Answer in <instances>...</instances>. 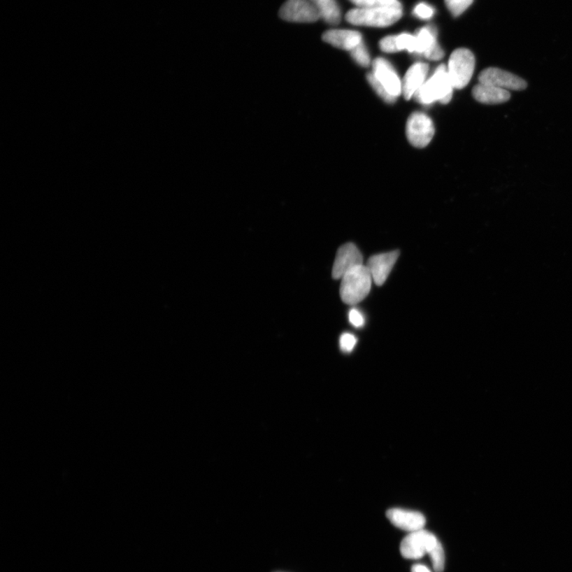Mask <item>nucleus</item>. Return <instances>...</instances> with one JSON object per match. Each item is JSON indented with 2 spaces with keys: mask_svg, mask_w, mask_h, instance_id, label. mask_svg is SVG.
Here are the masks:
<instances>
[{
  "mask_svg": "<svg viewBox=\"0 0 572 572\" xmlns=\"http://www.w3.org/2000/svg\"><path fill=\"white\" fill-rule=\"evenodd\" d=\"M435 10L429 5L424 3H419L413 10L414 15H416L419 19L429 20L434 16Z\"/></svg>",
  "mask_w": 572,
  "mask_h": 572,
  "instance_id": "5701e85b",
  "label": "nucleus"
},
{
  "mask_svg": "<svg viewBox=\"0 0 572 572\" xmlns=\"http://www.w3.org/2000/svg\"><path fill=\"white\" fill-rule=\"evenodd\" d=\"M476 67V58L468 49L455 50L449 58L448 73L454 89L462 90L470 83Z\"/></svg>",
  "mask_w": 572,
  "mask_h": 572,
  "instance_id": "20e7f679",
  "label": "nucleus"
},
{
  "mask_svg": "<svg viewBox=\"0 0 572 572\" xmlns=\"http://www.w3.org/2000/svg\"><path fill=\"white\" fill-rule=\"evenodd\" d=\"M356 338L351 334H344L340 340V346L343 352L349 353L353 351L356 345Z\"/></svg>",
  "mask_w": 572,
  "mask_h": 572,
  "instance_id": "b1692460",
  "label": "nucleus"
},
{
  "mask_svg": "<svg viewBox=\"0 0 572 572\" xmlns=\"http://www.w3.org/2000/svg\"><path fill=\"white\" fill-rule=\"evenodd\" d=\"M448 9L455 17L462 15L474 0H445Z\"/></svg>",
  "mask_w": 572,
  "mask_h": 572,
  "instance_id": "4be33fe9",
  "label": "nucleus"
},
{
  "mask_svg": "<svg viewBox=\"0 0 572 572\" xmlns=\"http://www.w3.org/2000/svg\"><path fill=\"white\" fill-rule=\"evenodd\" d=\"M317 8L320 19L330 25H337L341 20V13L336 0H310Z\"/></svg>",
  "mask_w": 572,
  "mask_h": 572,
  "instance_id": "f3484780",
  "label": "nucleus"
},
{
  "mask_svg": "<svg viewBox=\"0 0 572 572\" xmlns=\"http://www.w3.org/2000/svg\"><path fill=\"white\" fill-rule=\"evenodd\" d=\"M411 572H431L428 567L423 564H415L413 565L411 569Z\"/></svg>",
  "mask_w": 572,
  "mask_h": 572,
  "instance_id": "c85d7f7f",
  "label": "nucleus"
},
{
  "mask_svg": "<svg viewBox=\"0 0 572 572\" xmlns=\"http://www.w3.org/2000/svg\"><path fill=\"white\" fill-rule=\"evenodd\" d=\"M373 7L401 8V4L399 0H375V6H373Z\"/></svg>",
  "mask_w": 572,
  "mask_h": 572,
  "instance_id": "bb28decb",
  "label": "nucleus"
},
{
  "mask_svg": "<svg viewBox=\"0 0 572 572\" xmlns=\"http://www.w3.org/2000/svg\"><path fill=\"white\" fill-rule=\"evenodd\" d=\"M358 8H370L375 6V0H350Z\"/></svg>",
  "mask_w": 572,
  "mask_h": 572,
  "instance_id": "cd10ccee",
  "label": "nucleus"
},
{
  "mask_svg": "<svg viewBox=\"0 0 572 572\" xmlns=\"http://www.w3.org/2000/svg\"><path fill=\"white\" fill-rule=\"evenodd\" d=\"M364 265V257L352 243L343 245L338 248L332 268V278L341 279L356 266Z\"/></svg>",
  "mask_w": 572,
  "mask_h": 572,
  "instance_id": "1a4fd4ad",
  "label": "nucleus"
},
{
  "mask_svg": "<svg viewBox=\"0 0 572 572\" xmlns=\"http://www.w3.org/2000/svg\"><path fill=\"white\" fill-rule=\"evenodd\" d=\"M472 95L478 102L484 104H501L510 100L509 91L481 83L473 87Z\"/></svg>",
  "mask_w": 572,
  "mask_h": 572,
  "instance_id": "dca6fc26",
  "label": "nucleus"
},
{
  "mask_svg": "<svg viewBox=\"0 0 572 572\" xmlns=\"http://www.w3.org/2000/svg\"><path fill=\"white\" fill-rule=\"evenodd\" d=\"M379 46L383 52H389V54L398 52L395 44V35L383 38L379 43Z\"/></svg>",
  "mask_w": 572,
  "mask_h": 572,
  "instance_id": "393cba45",
  "label": "nucleus"
},
{
  "mask_svg": "<svg viewBox=\"0 0 572 572\" xmlns=\"http://www.w3.org/2000/svg\"><path fill=\"white\" fill-rule=\"evenodd\" d=\"M402 8L379 7L356 8L346 14V20L356 26L387 27L398 22Z\"/></svg>",
  "mask_w": 572,
  "mask_h": 572,
  "instance_id": "7ed1b4c3",
  "label": "nucleus"
},
{
  "mask_svg": "<svg viewBox=\"0 0 572 572\" xmlns=\"http://www.w3.org/2000/svg\"><path fill=\"white\" fill-rule=\"evenodd\" d=\"M322 38L325 43L347 51L352 50L363 42V37L359 31L338 30V29L326 31Z\"/></svg>",
  "mask_w": 572,
  "mask_h": 572,
  "instance_id": "2eb2a0df",
  "label": "nucleus"
},
{
  "mask_svg": "<svg viewBox=\"0 0 572 572\" xmlns=\"http://www.w3.org/2000/svg\"><path fill=\"white\" fill-rule=\"evenodd\" d=\"M429 555L430 556L434 570L436 572H442L443 569H445V555L440 541L438 542L437 545L431 550Z\"/></svg>",
  "mask_w": 572,
  "mask_h": 572,
  "instance_id": "6ab92c4d",
  "label": "nucleus"
},
{
  "mask_svg": "<svg viewBox=\"0 0 572 572\" xmlns=\"http://www.w3.org/2000/svg\"><path fill=\"white\" fill-rule=\"evenodd\" d=\"M367 80L373 87V90H375L377 94L380 96L385 101L389 103H394L396 100V98L391 96L389 93L385 89L383 85L379 83L378 80L376 78V76L373 74V73H370L367 74Z\"/></svg>",
  "mask_w": 572,
  "mask_h": 572,
  "instance_id": "aec40b11",
  "label": "nucleus"
},
{
  "mask_svg": "<svg viewBox=\"0 0 572 572\" xmlns=\"http://www.w3.org/2000/svg\"><path fill=\"white\" fill-rule=\"evenodd\" d=\"M435 127L433 120L422 113H414L408 119L406 136L413 147L423 148L433 139Z\"/></svg>",
  "mask_w": 572,
  "mask_h": 572,
  "instance_id": "423d86ee",
  "label": "nucleus"
},
{
  "mask_svg": "<svg viewBox=\"0 0 572 572\" xmlns=\"http://www.w3.org/2000/svg\"><path fill=\"white\" fill-rule=\"evenodd\" d=\"M279 16L291 22H314L320 19L310 0H287L280 9Z\"/></svg>",
  "mask_w": 572,
  "mask_h": 572,
  "instance_id": "6e6552de",
  "label": "nucleus"
},
{
  "mask_svg": "<svg viewBox=\"0 0 572 572\" xmlns=\"http://www.w3.org/2000/svg\"><path fill=\"white\" fill-rule=\"evenodd\" d=\"M429 69L428 64L422 62L414 64L408 69L402 81V94L406 100H410L428 80Z\"/></svg>",
  "mask_w": 572,
  "mask_h": 572,
  "instance_id": "4468645a",
  "label": "nucleus"
},
{
  "mask_svg": "<svg viewBox=\"0 0 572 572\" xmlns=\"http://www.w3.org/2000/svg\"><path fill=\"white\" fill-rule=\"evenodd\" d=\"M387 516L396 527L410 533L424 529L426 523V519L422 513L399 508L389 510Z\"/></svg>",
  "mask_w": 572,
  "mask_h": 572,
  "instance_id": "ddd939ff",
  "label": "nucleus"
},
{
  "mask_svg": "<svg viewBox=\"0 0 572 572\" xmlns=\"http://www.w3.org/2000/svg\"><path fill=\"white\" fill-rule=\"evenodd\" d=\"M454 87L445 65L438 66L433 76L425 81L414 98L420 103L429 105L434 102L446 104L452 98Z\"/></svg>",
  "mask_w": 572,
  "mask_h": 572,
  "instance_id": "f257e3e1",
  "label": "nucleus"
},
{
  "mask_svg": "<svg viewBox=\"0 0 572 572\" xmlns=\"http://www.w3.org/2000/svg\"><path fill=\"white\" fill-rule=\"evenodd\" d=\"M418 42V55H423L427 59L439 61L445 52L437 43V31L433 26L424 27L416 33Z\"/></svg>",
  "mask_w": 572,
  "mask_h": 572,
  "instance_id": "f8f14e48",
  "label": "nucleus"
},
{
  "mask_svg": "<svg viewBox=\"0 0 572 572\" xmlns=\"http://www.w3.org/2000/svg\"><path fill=\"white\" fill-rule=\"evenodd\" d=\"M373 74L389 94L398 98L402 93V83L391 64L382 57L373 62Z\"/></svg>",
  "mask_w": 572,
  "mask_h": 572,
  "instance_id": "9d476101",
  "label": "nucleus"
},
{
  "mask_svg": "<svg viewBox=\"0 0 572 572\" xmlns=\"http://www.w3.org/2000/svg\"><path fill=\"white\" fill-rule=\"evenodd\" d=\"M439 541L436 536L424 529L408 534L401 543L400 550L402 557L408 559L422 558L429 554Z\"/></svg>",
  "mask_w": 572,
  "mask_h": 572,
  "instance_id": "39448f33",
  "label": "nucleus"
},
{
  "mask_svg": "<svg viewBox=\"0 0 572 572\" xmlns=\"http://www.w3.org/2000/svg\"><path fill=\"white\" fill-rule=\"evenodd\" d=\"M478 81L507 91H522L527 87V81L518 76L498 68H488L478 75Z\"/></svg>",
  "mask_w": 572,
  "mask_h": 572,
  "instance_id": "0eeeda50",
  "label": "nucleus"
},
{
  "mask_svg": "<svg viewBox=\"0 0 572 572\" xmlns=\"http://www.w3.org/2000/svg\"><path fill=\"white\" fill-rule=\"evenodd\" d=\"M341 279V297L347 305L355 306L369 294L373 279L366 266L353 268Z\"/></svg>",
  "mask_w": 572,
  "mask_h": 572,
  "instance_id": "f03ea898",
  "label": "nucleus"
},
{
  "mask_svg": "<svg viewBox=\"0 0 572 572\" xmlns=\"http://www.w3.org/2000/svg\"><path fill=\"white\" fill-rule=\"evenodd\" d=\"M395 44L398 52L407 50L411 54H417L418 42L416 35L407 33L395 35Z\"/></svg>",
  "mask_w": 572,
  "mask_h": 572,
  "instance_id": "a211bd4d",
  "label": "nucleus"
},
{
  "mask_svg": "<svg viewBox=\"0 0 572 572\" xmlns=\"http://www.w3.org/2000/svg\"><path fill=\"white\" fill-rule=\"evenodd\" d=\"M349 321L355 327V328H361L365 323V319L358 309L353 308L349 313Z\"/></svg>",
  "mask_w": 572,
  "mask_h": 572,
  "instance_id": "a878e982",
  "label": "nucleus"
},
{
  "mask_svg": "<svg viewBox=\"0 0 572 572\" xmlns=\"http://www.w3.org/2000/svg\"><path fill=\"white\" fill-rule=\"evenodd\" d=\"M399 255V250H394L391 252L373 255L367 261L366 267L369 268L373 281L378 286H382L386 283Z\"/></svg>",
  "mask_w": 572,
  "mask_h": 572,
  "instance_id": "9b49d317",
  "label": "nucleus"
},
{
  "mask_svg": "<svg viewBox=\"0 0 572 572\" xmlns=\"http://www.w3.org/2000/svg\"><path fill=\"white\" fill-rule=\"evenodd\" d=\"M355 62L363 67L369 66L371 57L364 42L359 43L352 50L350 51Z\"/></svg>",
  "mask_w": 572,
  "mask_h": 572,
  "instance_id": "412c9836",
  "label": "nucleus"
}]
</instances>
